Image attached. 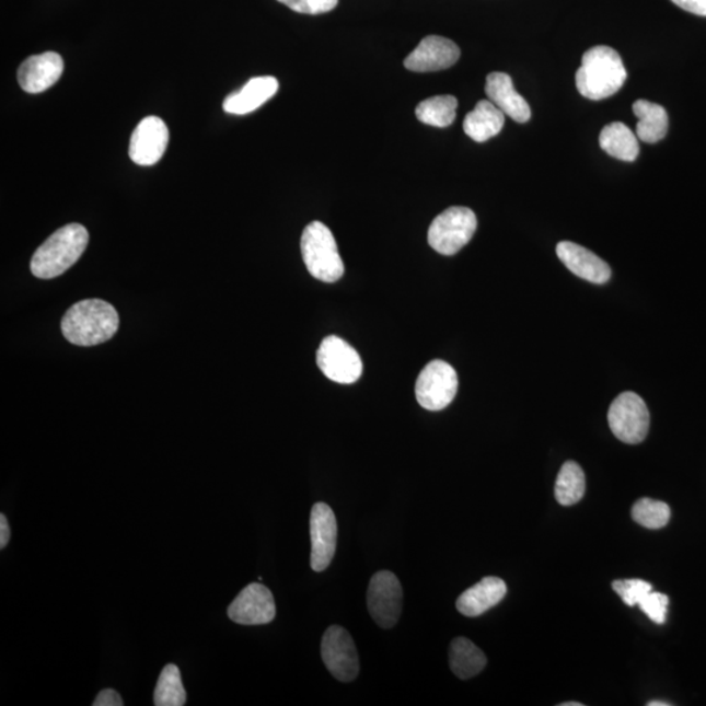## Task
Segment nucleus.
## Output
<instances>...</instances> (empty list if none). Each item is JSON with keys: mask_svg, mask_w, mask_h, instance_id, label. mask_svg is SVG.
I'll return each instance as SVG.
<instances>
[{"mask_svg": "<svg viewBox=\"0 0 706 706\" xmlns=\"http://www.w3.org/2000/svg\"><path fill=\"white\" fill-rule=\"evenodd\" d=\"M556 254L564 266L578 278L594 282V285H604L611 278V268L606 262L590 252L589 248L575 244V242H559L556 246Z\"/></svg>", "mask_w": 706, "mask_h": 706, "instance_id": "dca6fc26", "label": "nucleus"}, {"mask_svg": "<svg viewBox=\"0 0 706 706\" xmlns=\"http://www.w3.org/2000/svg\"><path fill=\"white\" fill-rule=\"evenodd\" d=\"M63 69V59L58 53L47 51L32 56L19 67V84L26 93H43L58 82Z\"/></svg>", "mask_w": 706, "mask_h": 706, "instance_id": "2eb2a0df", "label": "nucleus"}, {"mask_svg": "<svg viewBox=\"0 0 706 706\" xmlns=\"http://www.w3.org/2000/svg\"><path fill=\"white\" fill-rule=\"evenodd\" d=\"M671 510L668 504L651 499L636 501L632 508V518L641 526L658 530L669 523Z\"/></svg>", "mask_w": 706, "mask_h": 706, "instance_id": "bb28decb", "label": "nucleus"}, {"mask_svg": "<svg viewBox=\"0 0 706 706\" xmlns=\"http://www.w3.org/2000/svg\"><path fill=\"white\" fill-rule=\"evenodd\" d=\"M11 537V529L9 521L4 514L0 516V548H4L9 544Z\"/></svg>", "mask_w": 706, "mask_h": 706, "instance_id": "473e14b6", "label": "nucleus"}, {"mask_svg": "<svg viewBox=\"0 0 706 706\" xmlns=\"http://www.w3.org/2000/svg\"><path fill=\"white\" fill-rule=\"evenodd\" d=\"M311 540V567L315 571H324L334 559L338 541L336 517L325 502H317L312 509Z\"/></svg>", "mask_w": 706, "mask_h": 706, "instance_id": "ddd939ff", "label": "nucleus"}, {"mask_svg": "<svg viewBox=\"0 0 706 706\" xmlns=\"http://www.w3.org/2000/svg\"><path fill=\"white\" fill-rule=\"evenodd\" d=\"M449 662L454 675L466 681L481 674L486 668L487 657L473 641L465 637H456L450 644Z\"/></svg>", "mask_w": 706, "mask_h": 706, "instance_id": "4be33fe9", "label": "nucleus"}, {"mask_svg": "<svg viewBox=\"0 0 706 706\" xmlns=\"http://www.w3.org/2000/svg\"><path fill=\"white\" fill-rule=\"evenodd\" d=\"M612 589L621 595L627 606L635 607L638 606L645 595L653 590V587L643 580H617L612 582Z\"/></svg>", "mask_w": 706, "mask_h": 706, "instance_id": "cd10ccee", "label": "nucleus"}, {"mask_svg": "<svg viewBox=\"0 0 706 706\" xmlns=\"http://www.w3.org/2000/svg\"><path fill=\"white\" fill-rule=\"evenodd\" d=\"M456 107H459V100L447 94V96H436L421 101L415 113L421 124L443 129V127H449L454 123Z\"/></svg>", "mask_w": 706, "mask_h": 706, "instance_id": "393cba45", "label": "nucleus"}, {"mask_svg": "<svg viewBox=\"0 0 706 706\" xmlns=\"http://www.w3.org/2000/svg\"><path fill=\"white\" fill-rule=\"evenodd\" d=\"M460 57V47L452 39L428 36L405 59V67L414 72L442 71L459 62Z\"/></svg>", "mask_w": 706, "mask_h": 706, "instance_id": "4468645a", "label": "nucleus"}, {"mask_svg": "<svg viewBox=\"0 0 706 706\" xmlns=\"http://www.w3.org/2000/svg\"><path fill=\"white\" fill-rule=\"evenodd\" d=\"M167 141L170 130L164 120L154 116L146 117L132 132L129 157L137 165H154L164 157Z\"/></svg>", "mask_w": 706, "mask_h": 706, "instance_id": "9b49d317", "label": "nucleus"}, {"mask_svg": "<svg viewBox=\"0 0 706 706\" xmlns=\"http://www.w3.org/2000/svg\"><path fill=\"white\" fill-rule=\"evenodd\" d=\"M301 253L308 271L315 279L335 282L345 274L334 234L321 221H313L305 228L301 238Z\"/></svg>", "mask_w": 706, "mask_h": 706, "instance_id": "20e7f679", "label": "nucleus"}, {"mask_svg": "<svg viewBox=\"0 0 706 706\" xmlns=\"http://www.w3.org/2000/svg\"><path fill=\"white\" fill-rule=\"evenodd\" d=\"M278 91L279 82L274 77L253 78L240 91L227 96L223 107L227 113L245 116L266 104Z\"/></svg>", "mask_w": 706, "mask_h": 706, "instance_id": "a211bd4d", "label": "nucleus"}, {"mask_svg": "<svg viewBox=\"0 0 706 706\" xmlns=\"http://www.w3.org/2000/svg\"><path fill=\"white\" fill-rule=\"evenodd\" d=\"M634 113L640 119L636 126L638 139L655 144L668 136L669 114L662 105L650 103L648 100H637Z\"/></svg>", "mask_w": 706, "mask_h": 706, "instance_id": "412c9836", "label": "nucleus"}, {"mask_svg": "<svg viewBox=\"0 0 706 706\" xmlns=\"http://www.w3.org/2000/svg\"><path fill=\"white\" fill-rule=\"evenodd\" d=\"M585 490H587V479L581 466L574 461L565 462L556 479L557 502L564 507L575 506L582 500Z\"/></svg>", "mask_w": 706, "mask_h": 706, "instance_id": "b1692460", "label": "nucleus"}, {"mask_svg": "<svg viewBox=\"0 0 706 706\" xmlns=\"http://www.w3.org/2000/svg\"><path fill=\"white\" fill-rule=\"evenodd\" d=\"M317 364L328 380L338 383H355L362 374V361L358 351L338 336H327L321 343Z\"/></svg>", "mask_w": 706, "mask_h": 706, "instance_id": "9d476101", "label": "nucleus"}, {"mask_svg": "<svg viewBox=\"0 0 706 706\" xmlns=\"http://www.w3.org/2000/svg\"><path fill=\"white\" fill-rule=\"evenodd\" d=\"M123 697L119 696L117 691L114 690H104L101 691L96 697V701L93 702V706H123Z\"/></svg>", "mask_w": 706, "mask_h": 706, "instance_id": "7c9ffc66", "label": "nucleus"}, {"mask_svg": "<svg viewBox=\"0 0 706 706\" xmlns=\"http://www.w3.org/2000/svg\"><path fill=\"white\" fill-rule=\"evenodd\" d=\"M476 215L467 207H450L429 227L428 242L437 253L454 255L474 238Z\"/></svg>", "mask_w": 706, "mask_h": 706, "instance_id": "39448f33", "label": "nucleus"}, {"mask_svg": "<svg viewBox=\"0 0 706 706\" xmlns=\"http://www.w3.org/2000/svg\"><path fill=\"white\" fill-rule=\"evenodd\" d=\"M621 54L610 46H594L583 54L576 73V85L581 96L600 101L614 96L627 80Z\"/></svg>", "mask_w": 706, "mask_h": 706, "instance_id": "f03ea898", "label": "nucleus"}, {"mask_svg": "<svg viewBox=\"0 0 706 706\" xmlns=\"http://www.w3.org/2000/svg\"><path fill=\"white\" fill-rule=\"evenodd\" d=\"M118 326L116 308L99 299L77 302L60 322L65 338L80 347L97 346L112 339Z\"/></svg>", "mask_w": 706, "mask_h": 706, "instance_id": "f257e3e1", "label": "nucleus"}, {"mask_svg": "<svg viewBox=\"0 0 706 706\" xmlns=\"http://www.w3.org/2000/svg\"><path fill=\"white\" fill-rule=\"evenodd\" d=\"M153 704L157 706H183L186 704V691L176 664H166L159 676L154 690Z\"/></svg>", "mask_w": 706, "mask_h": 706, "instance_id": "a878e982", "label": "nucleus"}, {"mask_svg": "<svg viewBox=\"0 0 706 706\" xmlns=\"http://www.w3.org/2000/svg\"><path fill=\"white\" fill-rule=\"evenodd\" d=\"M321 655L329 674L338 681L352 682L359 675L358 650L351 635L339 625H332L326 629L322 638Z\"/></svg>", "mask_w": 706, "mask_h": 706, "instance_id": "1a4fd4ad", "label": "nucleus"}, {"mask_svg": "<svg viewBox=\"0 0 706 706\" xmlns=\"http://www.w3.org/2000/svg\"><path fill=\"white\" fill-rule=\"evenodd\" d=\"M648 705L649 706H671L670 703H666V702H650Z\"/></svg>", "mask_w": 706, "mask_h": 706, "instance_id": "72a5a7b5", "label": "nucleus"}, {"mask_svg": "<svg viewBox=\"0 0 706 706\" xmlns=\"http://www.w3.org/2000/svg\"><path fill=\"white\" fill-rule=\"evenodd\" d=\"M669 597L655 593L653 590L650 591L647 595L643 598L638 607L641 609L645 615H647L651 622L656 624H663L666 617H668V607H669Z\"/></svg>", "mask_w": 706, "mask_h": 706, "instance_id": "c85d7f7f", "label": "nucleus"}, {"mask_svg": "<svg viewBox=\"0 0 706 706\" xmlns=\"http://www.w3.org/2000/svg\"><path fill=\"white\" fill-rule=\"evenodd\" d=\"M403 609L402 585L392 571L381 570L371 578L368 588V610L381 628H393Z\"/></svg>", "mask_w": 706, "mask_h": 706, "instance_id": "6e6552de", "label": "nucleus"}, {"mask_svg": "<svg viewBox=\"0 0 706 706\" xmlns=\"http://www.w3.org/2000/svg\"><path fill=\"white\" fill-rule=\"evenodd\" d=\"M277 615L274 595L265 585L251 583L235 597L228 609L231 621L242 625L271 623Z\"/></svg>", "mask_w": 706, "mask_h": 706, "instance_id": "f8f14e48", "label": "nucleus"}, {"mask_svg": "<svg viewBox=\"0 0 706 706\" xmlns=\"http://www.w3.org/2000/svg\"><path fill=\"white\" fill-rule=\"evenodd\" d=\"M600 146L611 158L632 163L640 154L635 132L627 125L612 123L604 127L600 136Z\"/></svg>", "mask_w": 706, "mask_h": 706, "instance_id": "5701e85b", "label": "nucleus"}, {"mask_svg": "<svg viewBox=\"0 0 706 706\" xmlns=\"http://www.w3.org/2000/svg\"><path fill=\"white\" fill-rule=\"evenodd\" d=\"M294 12L306 15H320L333 11L338 5V0H278Z\"/></svg>", "mask_w": 706, "mask_h": 706, "instance_id": "c756f323", "label": "nucleus"}, {"mask_svg": "<svg viewBox=\"0 0 706 706\" xmlns=\"http://www.w3.org/2000/svg\"><path fill=\"white\" fill-rule=\"evenodd\" d=\"M89 241V231L83 225L73 223L60 228L33 254L32 274L38 279L59 277L82 257Z\"/></svg>", "mask_w": 706, "mask_h": 706, "instance_id": "7ed1b4c3", "label": "nucleus"}, {"mask_svg": "<svg viewBox=\"0 0 706 706\" xmlns=\"http://www.w3.org/2000/svg\"><path fill=\"white\" fill-rule=\"evenodd\" d=\"M459 392V375L445 361H430L416 381L415 394L419 405L428 412H441Z\"/></svg>", "mask_w": 706, "mask_h": 706, "instance_id": "0eeeda50", "label": "nucleus"}, {"mask_svg": "<svg viewBox=\"0 0 706 706\" xmlns=\"http://www.w3.org/2000/svg\"><path fill=\"white\" fill-rule=\"evenodd\" d=\"M486 93L489 101L506 116L518 124H526L531 118L528 101L514 89L513 80L506 72H493L487 77Z\"/></svg>", "mask_w": 706, "mask_h": 706, "instance_id": "f3484780", "label": "nucleus"}, {"mask_svg": "<svg viewBox=\"0 0 706 706\" xmlns=\"http://www.w3.org/2000/svg\"><path fill=\"white\" fill-rule=\"evenodd\" d=\"M504 125H506V114L493 101L482 100L463 120V130L477 143H484V141L499 136Z\"/></svg>", "mask_w": 706, "mask_h": 706, "instance_id": "aec40b11", "label": "nucleus"}, {"mask_svg": "<svg viewBox=\"0 0 706 706\" xmlns=\"http://www.w3.org/2000/svg\"><path fill=\"white\" fill-rule=\"evenodd\" d=\"M560 706H583V704L571 702V703L560 704Z\"/></svg>", "mask_w": 706, "mask_h": 706, "instance_id": "f704fd0d", "label": "nucleus"}, {"mask_svg": "<svg viewBox=\"0 0 706 706\" xmlns=\"http://www.w3.org/2000/svg\"><path fill=\"white\" fill-rule=\"evenodd\" d=\"M671 2L694 15L706 16V0H671Z\"/></svg>", "mask_w": 706, "mask_h": 706, "instance_id": "2f4dec72", "label": "nucleus"}, {"mask_svg": "<svg viewBox=\"0 0 706 706\" xmlns=\"http://www.w3.org/2000/svg\"><path fill=\"white\" fill-rule=\"evenodd\" d=\"M609 424L617 440L629 445L647 439L650 426V414L647 403L640 395L625 392L612 402L609 409Z\"/></svg>", "mask_w": 706, "mask_h": 706, "instance_id": "423d86ee", "label": "nucleus"}, {"mask_svg": "<svg viewBox=\"0 0 706 706\" xmlns=\"http://www.w3.org/2000/svg\"><path fill=\"white\" fill-rule=\"evenodd\" d=\"M507 583L499 577H486L463 593L456 601V610L468 617L481 616L499 604L507 595Z\"/></svg>", "mask_w": 706, "mask_h": 706, "instance_id": "6ab92c4d", "label": "nucleus"}]
</instances>
